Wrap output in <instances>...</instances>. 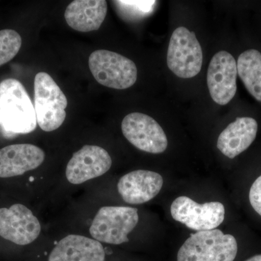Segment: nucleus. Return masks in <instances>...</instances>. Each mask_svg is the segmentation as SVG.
<instances>
[{"mask_svg": "<svg viewBox=\"0 0 261 261\" xmlns=\"http://www.w3.org/2000/svg\"><path fill=\"white\" fill-rule=\"evenodd\" d=\"M35 110L25 87L18 80L0 83V126L11 134H29L37 128Z\"/></svg>", "mask_w": 261, "mask_h": 261, "instance_id": "nucleus-1", "label": "nucleus"}, {"mask_svg": "<svg viewBox=\"0 0 261 261\" xmlns=\"http://www.w3.org/2000/svg\"><path fill=\"white\" fill-rule=\"evenodd\" d=\"M238 250L233 235L215 228L190 235L178 250L177 261H233Z\"/></svg>", "mask_w": 261, "mask_h": 261, "instance_id": "nucleus-2", "label": "nucleus"}, {"mask_svg": "<svg viewBox=\"0 0 261 261\" xmlns=\"http://www.w3.org/2000/svg\"><path fill=\"white\" fill-rule=\"evenodd\" d=\"M68 99L51 75L39 72L34 79V110L37 124L44 132L58 129L66 118Z\"/></svg>", "mask_w": 261, "mask_h": 261, "instance_id": "nucleus-3", "label": "nucleus"}, {"mask_svg": "<svg viewBox=\"0 0 261 261\" xmlns=\"http://www.w3.org/2000/svg\"><path fill=\"white\" fill-rule=\"evenodd\" d=\"M91 73L98 83L115 89L132 87L137 80L135 63L126 57L106 49L93 51L89 58Z\"/></svg>", "mask_w": 261, "mask_h": 261, "instance_id": "nucleus-4", "label": "nucleus"}, {"mask_svg": "<svg viewBox=\"0 0 261 261\" xmlns=\"http://www.w3.org/2000/svg\"><path fill=\"white\" fill-rule=\"evenodd\" d=\"M138 221L137 208L106 206L98 211L89 232L99 243L121 245L128 243V233L135 229Z\"/></svg>", "mask_w": 261, "mask_h": 261, "instance_id": "nucleus-5", "label": "nucleus"}, {"mask_svg": "<svg viewBox=\"0 0 261 261\" xmlns=\"http://www.w3.org/2000/svg\"><path fill=\"white\" fill-rule=\"evenodd\" d=\"M202 60V47L195 33L183 27L176 29L168 45V68L179 78H192L200 73Z\"/></svg>", "mask_w": 261, "mask_h": 261, "instance_id": "nucleus-6", "label": "nucleus"}, {"mask_svg": "<svg viewBox=\"0 0 261 261\" xmlns=\"http://www.w3.org/2000/svg\"><path fill=\"white\" fill-rule=\"evenodd\" d=\"M173 219L195 231L215 229L224 222V205L220 202L199 204L186 196H180L171 204Z\"/></svg>", "mask_w": 261, "mask_h": 261, "instance_id": "nucleus-7", "label": "nucleus"}, {"mask_svg": "<svg viewBox=\"0 0 261 261\" xmlns=\"http://www.w3.org/2000/svg\"><path fill=\"white\" fill-rule=\"evenodd\" d=\"M121 130L130 144L144 152L160 154L167 149L168 139L162 127L144 113L127 115L122 121Z\"/></svg>", "mask_w": 261, "mask_h": 261, "instance_id": "nucleus-8", "label": "nucleus"}, {"mask_svg": "<svg viewBox=\"0 0 261 261\" xmlns=\"http://www.w3.org/2000/svg\"><path fill=\"white\" fill-rule=\"evenodd\" d=\"M41 232V225L32 211L21 204L0 208V236L18 245L35 241Z\"/></svg>", "mask_w": 261, "mask_h": 261, "instance_id": "nucleus-9", "label": "nucleus"}, {"mask_svg": "<svg viewBox=\"0 0 261 261\" xmlns=\"http://www.w3.org/2000/svg\"><path fill=\"white\" fill-rule=\"evenodd\" d=\"M238 67L234 58L226 51L216 53L209 64L207 82L213 100L225 106L232 100L238 90Z\"/></svg>", "mask_w": 261, "mask_h": 261, "instance_id": "nucleus-10", "label": "nucleus"}, {"mask_svg": "<svg viewBox=\"0 0 261 261\" xmlns=\"http://www.w3.org/2000/svg\"><path fill=\"white\" fill-rule=\"evenodd\" d=\"M112 166V159L108 151L95 145H85L72 156L67 165L65 175L73 185L102 176Z\"/></svg>", "mask_w": 261, "mask_h": 261, "instance_id": "nucleus-11", "label": "nucleus"}, {"mask_svg": "<svg viewBox=\"0 0 261 261\" xmlns=\"http://www.w3.org/2000/svg\"><path fill=\"white\" fill-rule=\"evenodd\" d=\"M163 185L159 173L146 170H137L120 178L117 185L118 193L128 204L145 203L159 195Z\"/></svg>", "mask_w": 261, "mask_h": 261, "instance_id": "nucleus-12", "label": "nucleus"}, {"mask_svg": "<svg viewBox=\"0 0 261 261\" xmlns=\"http://www.w3.org/2000/svg\"><path fill=\"white\" fill-rule=\"evenodd\" d=\"M45 153L31 144H16L0 149V178L20 176L40 166Z\"/></svg>", "mask_w": 261, "mask_h": 261, "instance_id": "nucleus-13", "label": "nucleus"}, {"mask_svg": "<svg viewBox=\"0 0 261 261\" xmlns=\"http://www.w3.org/2000/svg\"><path fill=\"white\" fill-rule=\"evenodd\" d=\"M258 123L251 117H240L219 135L218 149L229 159H233L247 150L255 142Z\"/></svg>", "mask_w": 261, "mask_h": 261, "instance_id": "nucleus-14", "label": "nucleus"}, {"mask_svg": "<svg viewBox=\"0 0 261 261\" xmlns=\"http://www.w3.org/2000/svg\"><path fill=\"white\" fill-rule=\"evenodd\" d=\"M102 244L94 239L71 234L62 239L49 254L48 261H105Z\"/></svg>", "mask_w": 261, "mask_h": 261, "instance_id": "nucleus-15", "label": "nucleus"}, {"mask_svg": "<svg viewBox=\"0 0 261 261\" xmlns=\"http://www.w3.org/2000/svg\"><path fill=\"white\" fill-rule=\"evenodd\" d=\"M108 12L105 0H75L65 9V21L70 28L80 32H90L100 28Z\"/></svg>", "mask_w": 261, "mask_h": 261, "instance_id": "nucleus-16", "label": "nucleus"}, {"mask_svg": "<svg viewBox=\"0 0 261 261\" xmlns=\"http://www.w3.org/2000/svg\"><path fill=\"white\" fill-rule=\"evenodd\" d=\"M238 73L247 92L261 102V53L250 49L243 51L237 61Z\"/></svg>", "mask_w": 261, "mask_h": 261, "instance_id": "nucleus-17", "label": "nucleus"}, {"mask_svg": "<svg viewBox=\"0 0 261 261\" xmlns=\"http://www.w3.org/2000/svg\"><path fill=\"white\" fill-rule=\"evenodd\" d=\"M21 45V37L18 32L11 29L0 31V66L13 60Z\"/></svg>", "mask_w": 261, "mask_h": 261, "instance_id": "nucleus-18", "label": "nucleus"}, {"mask_svg": "<svg viewBox=\"0 0 261 261\" xmlns=\"http://www.w3.org/2000/svg\"><path fill=\"white\" fill-rule=\"evenodd\" d=\"M121 13L129 18H144L153 10L155 1H116Z\"/></svg>", "mask_w": 261, "mask_h": 261, "instance_id": "nucleus-19", "label": "nucleus"}, {"mask_svg": "<svg viewBox=\"0 0 261 261\" xmlns=\"http://www.w3.org/2000/svg\"><path fill=\"white\" fill-rule=\"evenodd\" d=\"M245 261H261V254L253 255V256L250 257V258L247 259Z\"/></svg>", "mask_w": 261, "mask_h": 261, "instance_id": "nucleus-20", "label": "nucleus"}]
</instances>
